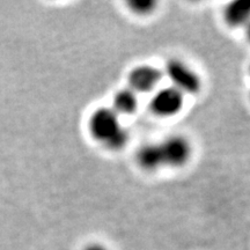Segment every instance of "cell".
I'll use <instances>...</instances> for the list:
<instances>
[{"mask_svg": "<svg viewBox=\"0 0 250 250\" xmlns=\"http://www.w3.org/2000/svg\"><path fill=\"white\" fill-rule=\"evenodd\" d=\"M137 164L142 169L154 171L164 167V160L159 144H146L137 151Z\"/></svg>", "mask_w": 250, "mask_h": 250, "instance_id": "52a82bcc", "label": "cell"}, {"mask_svg": "<svg viewBox=\"0 0 250 250\" xmlns=\"http://www.w3.org/2000/svg\"><path fill=\"white\" fill-rule=\"evenodd\" d=\"M88 127L93 138L110 151L122 149L129 140V133L121 124L120 116L111 108L95 109L89 117Z\"/></svg>", "mask_w": 250, "mask_h": 250, "instance_id": "6da1fadb", "label": "cell"}, {"mask_svg": "<svg viewBox=\"0 0 250 250\" xmlns=\"http://www.w3.org/2000/svg\"><path fill=\"white\" fill-rule=\"evenodd\" d=\"M184 95L174 87H164L153 94L149 107L155 115L161 117H171L182 110Z\"/></svg>", "mask_w": 250, "mask_h": 250, "instance_id": "277c9868", "label": "cell"}, {"mask_svg": "<svg viewBox=\"0 0 250 250\" xmlns=\"http://www.w3.org/2000/svg\"><path fill=\"white\" fill-rule=\"evenodd\" d=\"M83 250H108L104 246L99 245V243H92V245H88L85 247V249Z\"/></svg>", "mask_w": 250, "mask_h": 250, "instance_id": "30bf717a", "label": "cell"}, {"mask_svg": "<svg viewBox=\"0 0 250 250\" xmlns=\"http://www.w3.org/2000/svg\"><path fill=\"white\" fill-rule=\"evenodd\" d=\"M155 6L156 2L152 1V0H132V1L129 2L131 11L139 15L149 14L151 12L154 11Z\"/></svg>", "mask_w": 250, "mask_h": 250, "instance_id": "9c48e42d", "label": "cell"}, {"mask_svg": "<svg viewBox=\"0 0 250 250\" xmlns=\"http://www.w3.org/2000/svg\"><path fill=\"white\" fill-rule=\"evenodd\" d=\"M162 73L170 81L171 87L183 95H195L202 88V81L198 74L180 59H169L166 62Z\"/></svg>", "mask_w": 250, "mask_h": 250, "instance_id": "7a4b0ae2", "label": "cell"}, {"mask_svg": "<svg viewBox=\"0 0 250 250\" xmlns=\"http://www.w3.org/2000/svg\"><path fill=\"white\" fill-rule=\"evenodd\" d=\"M245 31H246V36H247V40L250 42V21L248 23H247V26L245 27Z\"/></svg>", "mask_w": 250, "mask_h": 250, "instance_id": "8fae6325", "label": "cell"}, {"mask_svg": "<svg viewBox=\"0 0 250 250\" xmlns=\"http://www.w3.org/2000/svg\"><path fill=\"white\" fill-rule=\"evenodd\" d=\"M138 108V96L137 94L131 90L129 87L123 88L115 94L112 98V110H114L118 116L133 114Z\"/></svg>", "mask_w": 250, "mask_h": 250, "instance_id": "ba28073f", "label": "cell"}, {"mask_svg": "<svg viewBox=\"0 0 250 250\" xmlns=\"http://www.w3.org/2000/svg\"><path fill=\"white\" fill-rule=\"evenodd\" d=\"M164 166L180 168L187 165L191 158L192 148L189 140L179 134L170 136L159 144Z\"/></svg>", "mask_w": 250, "mask_h": 250, "instance_id": "3957f363", "label": "cell"}, {"mask_svg": "<svg viewBox=\"0 0 250 250\" xmlns=\"http://www.w3.org/2000/svg\"><path fill=\"white\" fill-rule=\"evenodd\" d=\"M249 74H250V65H249Z\"/></svg>", "mask_w": 250, "mask_h": 250, "instance_id": "7c38bea8", "label": "cell"}, {"mask_svg": "<svg viewBox=\"0 0 250 250\" xmlns=\"http://www.w3.org/2000/svg\"><path fill=\"white\" fill-rule=\"evenodd\" d=\"M164 77L161 70L151 65H138L130 71L127 76L129 88L134 93H148L155 89Z\"/></svg>", "mask_w": 250, "mask_h": 250, "instance_id": "5b68a950", "label": "cell"}, {"mask_svg": "<svg viewBox=\"0 0 250 250\" xmlns=\"http://www.w3.org/2000/svg\"><path fill=\"white\" fill-rule=\"evenodd\" d=\"M224 18L229 27L245 28L250 21V0L229 2L224 11Z\"/></svg>", "mask_w": 250, "mask_h": 250, "instance_id": "8992f818", "label": "cell"}]
</instances>
